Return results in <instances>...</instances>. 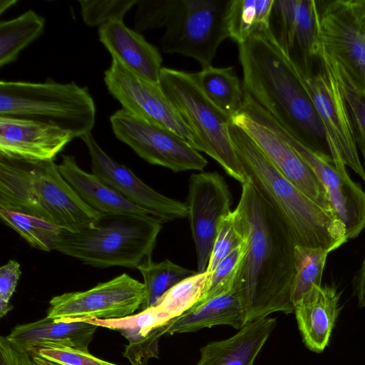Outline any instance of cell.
Segmentation results:
<instances>
[{
	"mask_svg": "<svg viewBox=\"0 0 365 365\" xmlns=\"http://www.w3.org/2000/svg\"><path fill=\"white\" fill-rule=\"evenodd\" d=\"M237 208L247 235V247L233 288L240 294L246 322L274 312H294L293 236L250 180L242 184Z\"/></svg>",
	"mask_w": 365,
	"mask_h": 365,
	"instance_id": "6da1fadb",
	"label": "cell"
},
{
	"mask_svg": "<svg viewBox=\"0 0 365 365\" xmlns=\"http://www.w3.org/2000/svg\"><path fill=\"white\" fill-rule=\"evenodd\" d=\"M238 50L244 93L306 147L334 162L325 128L301 75L270 29L252 34Z\"/></svg>",
	"mask_w": 365,
	"mask_h": 365,
	"instance_id": "7a4b0ae2",
	"label": "cell"
},
{
	"mask_svg": "<svg viewBox=\"0 0 365 365\" xmlns=\"http://www.w3.org/2000/svg\"><path fill=\"white\" fill-rule=\"evenodd\" d=\"M230 134L247 177L284 222L296 245L331 252L349 240L343 222L284 177L252 138L232 121Z\"/></svg>",
	"mask_w": 365,
	"mask_h": 365,
	"instance_id": "3957f363",
	"label": "cell"
},
{
	"mask_svg": "<svg viewBox=\"0 0 365 365\" xmlns=\"http://www.w3.org/2000/svg\"><path fill=\"white\" fill-rule=\"evenodd\" d=\"M0 209L30 215L69 231L84 229L101 216L81 200L53 161L1 155Z\"/></svg>",
	"mask_w": 365,
	"mask_h": 365,
	"instance_id": "277c9868",
	"label": "cell"
},
{
	"mask_svg": "<svg viewBox=\"0 0 365 365\" xmlns=\"http://www.w3.org/2000/svg\"><path fill=\"white\" fill-rule=\"evenodd\" d=\"M162 224L153 215H101L81 230L61 229L53 250L96 267L138 268L151 259Z\"/></svg>",
	"mask_w": 365,
	"mask_h": 365,
	"instance_id": "5b68a950",
	"label": "cell"
},
{
	"mask_svg": "<svg viewBox=\"0 0 365 365\" xmlns=\"http://www.w3.org/2000/svg\"><path fill=\"white\" fill-rule=\"evenodd\" d=\"M0 116L48 124L81 138L91 133L96 120L94 101L86 87L61 83L0 82Z\"/></svg>",
	"mask_w": 365,
	"mask_h": 365,
	"instance_id": "8992f818",
	"label": "cell"
},
{
	"mask_svg": "<svg viewBox=\"0 0 365 365\" xmlns=\"http://www.w3.org/2000/svg\"><path fill=\"white\" fill-rule=\"evenodd\" d=\"M159 84L192 131L195 149L213 158L241 184L247 182L230 134L232 118L205 94L194 73L163 67Z\"/></svg>",
	"mask_w": 365,
	"mask_h": 365,
	"instance_id": "52a82bcc",
	"label": "cell"
},
{
	"mask_svg": "<svg viewBox=\"0 0 365 365\" xmlns=\"http://www.w3.org/2000/svg\"><path fill=\"white\" fill-rule=\"evenodd\" d=\"M241 112L278 135L312 167L327 192L336 216L344 225L348 240L356 238L365 229V192L349 177L345 164L317 155L249 96L245 98Z\"/></svg>",
	"mask_w": 365,
	"mask_h": 365,
	"instance_id": "ba28073f",
	"label": "cell"
},
{
	"mask_svg": "<svg viewBox=\"0 0 365 365\" xmlns=\"http://www.w3.org/2000/svg\"><path fill=\"white\" fill-rule=\"evenodd\" d=\"M230 1L176 0L161 38L163 51L192 58L202 68L211 66L218 47L229 38Z\"/></svg>",
	"mask_w": 365,
	"mask_h": 365,
	"instance_id": "9c48e42d",
	"label": "cell"
},
{
	"mask_svg": "<svg viewBox=\"0 0 365 365\" xmlns=\"http://www.w3.org/2000/svg\"><path fill=\"white\" fill-rule=\"evenodd\" d=\"M115 137L148 163L175 173L202 170L207 160L185 138L121 108L110 117Z\"/></svg>",
	"mask_w": 365,
	"mask_h": 365,
	"instance_id": "30bf717a",
	"label": "cell"
},
{
	"mask_svg": "<svg viewBox=\"0 0 365 365\" xmlns=\"http://www.w3.org/2000/svg\"><path fill=\"white\" fill-rule=\"evenodd\" d=\"M145 297L144 284L123 273L90 289L53 297L46 317L56 321L118 319L133 314Z\"/></svg>",
	"mask_w": 365,
	"mask_h": 365,
	"instance_id": "8fae6325",
	"label": "cell"
},
{
	"mask_svg": "<svg viewBox=\"0 0 365 365\" xmlns=\"http://www.w3.org/2000/svg\"><path fill=\"white\" fill-rule=\"evenodd\" d=\"M319 63L316 73L306 77L300 74L303 84L325 128L335 163H344L365 182V170L339 81L324 58H320Z\"/></svg>",
	"mask_w": 365,
	"mask_h": 365,
	"instance_id": "7c38bea8",
	"label": "cell"
},
{
	"mask_svg": "<svg viewBox=\"0 0 365 365\" xmlns=\"http://www.w3.org/2000/svg\"><path fill=\"white\" fill-rule=\"evenodd\" d=\"M318 4L322 53L356 91L365 93V34L347 0Z\"/></svg>",
	"mask_w": 365,
	"mask_h": 365,
	"instance_id": "4fadbf2b",
	"label": "cell"
},
{
	"mask_svg": "<svg viewBox=\"0 0 365 365\" xmlns=\"http://www.w3.org/2000/svg\"><path fill=\"white\" fill-rule=\"evenodd\" d=\"M104 82L123 109L173 130L195 149L192 131L166 97L159 83L140 77L114 57L110 68L104 73Z\"/></svg>",
	"mask_w": 365,
	"mask_h": 365,
	"instance_id": "5bb4252c",
	"label": "cell"
},
{
	"mask_svg": "<svg viewBox=\"0 0 365 365\" xmlns=\"http://www.w3.org/2000/svg\"><path fill=\"white\" fill-rule=\"evenodd\" d=\"M269 29L300 74H312L322 53L318 1L274 0Z\"/></svg>",
	"mask_w": 365,
	"mask_h": 365,
	"instance_id": "9a60e30c",
	"label": "cell"
},
{
	"mask_svg": "<svg viewBox=\"0 0 365 365\" xmlns=\"http://www.w3.org/2000/svg\"><path fill=\"white\" fill-rule=\"evenodd\" d=\"M188 218L197 257V272H206L222 217L232 212V195L217 172L193 173L187 199Z\"/></svg>",
	"mask_w": 365,
	"mask_h": 365,
	"instance_id": "2e32d148",
	"label": "cell"
},
{
	"mask_svg": "<svg viewBox=\"0 0 365 365\" xmlns=\"http://www.w3.org/2000/svg\"><path fill=\"white\" fill-rule=\"evenodd\" d=\"M81 138L88 148L93 173L127 200L149 212L162 223L187 217L186 202L166 197L146 185L130 169L107 155L91 133Z\"/></svg>",
	"mask_w": 365,
	"mask_h": 365,
	"instance_id": "e0dca14e",
	"label": "cell"
},
{
	"mask_svg": "<svg viewBox=\"0 0 365 365\" xmlns=\"http://www.w3.org/2000/svg\"><path fill=\"white\" fill-rule=\"evenodd\" d=\"M232 122L252 138L284 177L317 205L336 216L327 192L315 172L287 142L244 113L234 116Z\"/></svg>",
	"mask_w": 365,
	"mask_h": 365,
	"instance_id": "ac0fdd59",
	"label": "cell"
},
{
	"mask_svg": "<svg viewBox=\"0 0 365 365\" xmlns=\"http://www.w3.org/2000/svg\"><path fill=\"white\" fill-rule=\"evenodd\" d=\"M73 138L71 133L48 124L0 116V155L5 158L53 161Z\"/></svg>",
	"mask_w": 365,
	"mask_h": 365,
	"instance_id": "d6986e66",
	"label": "cell"
},
{
	"mask_svg": "<svg viewBox=\"0 0 365 365\" xmlns=\"http://www.w3.org/2000/svg\"><path fill=\"white\" fill-rule=\"evenodd\" d=\"M97 328L85 320L56 321L46 317L16 326L5 337L15 347L26 351L49 346L88 351Z\"/></svg>",
	"mask_w": 365,
	"mask_h": 365,
	"instance_id": "ffe728a7",
	"label": "cell"
},
{
	"mask_svg": "<svg viewBox=\"0 0 365 365\" xmlns=\"http://www.w3.org/2000/svg\"><path fill=\"white\" fill-rule=\"evenodd\" d=\"M100 41L128 69L149 81L158 83L163 59L158 49L123 21H109L98 28Z\"/></svg>",
	"mask_w": 365,
	"mask_h": 365,
	"instance_id": "44dd1931",
	"label": "cell"
},
{
	"mask_svg": "<svg viewBox=\"0 0 365 365\" xmlns=\"http://www.w3.org/2000/svg\"><path fill=\"white\" fill-rule=\"evenodd\" d=\"M340 295L334 287L317 285L295 306L294 314L303 342L312 351L321 353L327 347L341 309Z\"/></svg>",
	"mask_w": 365,
	"mask_h": 365,
	"instance_id": "7402d4cb",
	"label": "cell"
},
{
	"mask_svg": "<svg viewBox=\"0 0 365 365\" xmlns=\"http://www.w3.org/2000/svg\"><path fill=\"white\" fill-rule=\"evenodd\" d=\"M276 324L267 317L247 323L232 336L202 346L195 365H254Z\"/></svg>",
	"mask_w": 365,
	"mask_h": 365,
	"instance_id": "603a6c76",
	"label": "cell"
},
{
	"mask_svg": "<svg viewBox=\"0 0 365 365\" xmlns=\"http://www.w3.org/2000/svg\"><path fill=\"white\" fill-rule=\"evenodd\" d=\"M61 158L57 165L62 176L81 200L101 215H153L127 200L93 173L82 170L73 156L63 155Z\"/></svg>",
	"mask_w": 365,
	"mask_h": 365,
	"instance_id": "cb8c5ba5",
	"label": "cell"
},
{
	"mask_svg": "<svg viewBox=\"0 0 365 365\" xmlns=\"http://www.w3.org/2000/svg\"><path fill=\"white\" fill-rule=\"evenodd\" d=\"M246 324L242 298L233 288L228 292L200 300L184 314L169 321L167 334L193 332L217 325L240 329Z\"/></svg>",
	"mask_w": 365,
	"mask_h": 365,
	"instance_id": "d4e9b609",
	"label": "cell"
},
{
	"mask_svg": "<svg viewBox=\"0 0 365 365\" xmlns=\"http://www.w3.org/2000/svg\"><path fill=\"white\" fill-rule=\"evenodd\" d=\"M205 94L231 118L240 113L245 93L232 67L209 66L194 73Z\"/></svg>",
	"mask_w": 365,
	"mask_h": 365,
	"instance_id": "484cf974",
	"label": "cell"
},
{
	"mask_svg": "<svg viewBox=\"0 0 365 365\" xmlns=\"http://www.w3.org/2000/svg\"><path fill=\"white\" fill-rule=\"evenodd\" d=\"M211 272L196 273L180 281L148 308L159 327L180 317L199 302L206 293Z\"/></svg>",
	"mask_w": 365,
	"mask_h": 365,
	"instance_id": "4316f807",
	"label": "cell"
},
{
	"mask_svg": "<svg viewBox=\"0 0 365 365\" xmlns=\"http://www.w3.org/2000/svg\"><path fill=\"white\" fill-rule=\"evenodd\" d=\"M274 0H230L227 29L232 41L241 44L252 34L269 29Z\"/></svg>",
	"mask_w": 365,
	"mask_h": 365,
	"instance_id": "83f0119b",
	"label": "cell"
},
{
	"mask_svg": "<svg viewBox=\"0 0 365 365\" xmlns=\"http://www.w3.org/2000/svg\"><path fill=\"white\" fill-rule=\"evenodd\" d=\"M44 19L32 10L0 22V67L15 61L19 53L43 32Z\"/></svg>",
	"mask_w": 365,
	"mask_h": 365,
	"instance_id": "f1b7e54d",
	"label": "cell"
},
{
	"mask_svg": "<svg viewBox=\"0 0 365 365\" xmlns=\"http://www.w3.org/2000/svg\"><path fill=\"white\" fill-rule=\"evenodd\" d=\"M137 269L143 277L145 289V297L140 307L142 310L154 306L170 288L197 273L167 259L158 263L148 259Z\"/></svg>",
	"mask_w": 365,
	"mask_h": 365,
	"instance_id": "f546056e",
	"label": "cell"
},
{
	"mask_svg": "<svg viewBox=\"0 0 365 365\" xmlns=\"http://www.w3.org/2000/svg\"><path fill=\"white\" fill-rule=\"evenodd\" d=\"M329 250L296 245L294 247L295 276L292 286V301L295 307L313 289L321 286Z\"/></svg>",
	"mask_w": 365,
	"mask_h": 365,
	"instance_id": "4dcf8cb0",
	"label": "cell"
},
{
	"mask_svg": "<svg viewBox=\"0 0 365 365\" xmlns=\"http://www.w3.org/2000/svg\"><path fill=\"white\" fill-rule=\"evenodd\" d=\"M1 221L30 245L49 252L54 250L61 228L46 220L17 211L0 209Z\"/></svg>",
	"mask_w": 365,
	"mask_h": 365,
	"instance_id": "1f68e13d",
	"label": "cell"
},
{
	"mask_svg": "<svg viewBox=\"0 0 365 365\" xmlns=\"http://www.w3.org/2000/svg\"><path fill=\"white\" fill-rule=\"evenodd\" d=\"M247 239L245 223L236 207L222 217L217 231L207 270L212 272L219 262Z\"/></svg>",
	"mask_w": 365,
	"mask_h": 365,
	"instance_id": "d6a6232c",
	"label": "cell"
},
{
	"mask_svg": "<svg viewBox=\"0 0 365 365\" xmlns=\"http://www.w3.org/2000/svg\"><path fill=\"white\" fill-rule=\"evenodd\" d=\"M247 247V239L219 262L211 272L208 289L200 300L228 292L233 289Z\"/></svg>",
	"mask_w": 365,
	"mask_h": 365,
	"instance_id": "836d02e7",
	"label": "cell"
},
{
	"mask_svg": "<svg viewBox=\"0 0 365 365\" xmlns=\"http://www.w3.org/2000/svg\"><path fill=\"white\" fill-rule=\"evenodd\" d=\"M136 0H79L83 21L90 26L109 21H123L125 14L137 4Z\"/></svg>",
	"mask_w": 365,
	"mask_h": 365,
	"instance_id": "e575fe53",
	"label": "cell"
},
{
	"mask_svg": "<svg viewBox=\"0 0 365 365\" xmlns=\"http://www.w3.org/2000/svg\"><path fill=\"white\" fill-rule=\"evenodd\" d=\"M323 58L329 64L339 81L352 123L356 143L365 165V93L356 91L325 57Z\"/></svg>",
	"mask_w": 365,
	"mask_h": 365,
	"instance_id": "d590c367",
	"label": "cell"
},
{
	"mask_svg": "<svg viewBox=\"0 0 365 365\" xmlns=\"http://www.w3.org/2000/svg\"><path fill=\"white\" fill-rule=\"evenodd\" d=\"M175 4L176 0L138 1L134 30L140 33L165 27Z\"/></svg>",
	"mask_w": 365,
	"mask_h": 365,
	"instance_id": "8d00e7d4",
	"label": "cell"
},
{
	"mask_svg": "<svg viewBox=\"0 0 365 365\" xmlns=\"http://www.w3.org/2000/svg\"><path fill=\"white\" fill-rule=\"evenodd\" d=\"M51 365H118L98 359L88 351L63 347H41L29 351Z\"/></svg>",
	"mask_w": 365,
	"mask_h": 365,
	"instance_id": "74e56055",
	"label": "cell"
},
{
	"mask_svg": "<svg viewBox=\"0 0 365 365\" xmlns=\"http://www.w3.org/2000/svg\"><path fill=\"white\" fill-rule=\"evenodd\" d=\"M21 274L19 263L11 259L0 268V317L12 309L10 300Z\"/></svg>",
	"mask_w": 365,
	"mask_h": 365,
	"instance_id": "f35d334b",
	"label": "cell"
},
{
	"mask_svg": "<svg viewBox=\"0 0 365 365\" xmlns=\"http://www.w3.org/2000/svg\"><path fill=\"white\" fill-rule=\"evenodd\" d=\"M0 365H51L29 351L12 345L5 336L0 337Z\"/></svg>",
	"mask_w": 365,
	"mask_h": 365,
	"instance_id": "ab89813d",
	"label": "cell"
},
{
	"mask_svg": "<svg viewBox=\"0 0 365 365\" xmlns=\"http://www.w3.org/2000/svg\"><path fill=\"white\" fill-rule=\"evenodd\" d=\"M353 287L359 307L365 308V255L359 269L354 275Z\"/></svg>",
	"mask_w": 365,
	"mask_h": 365,
	"instance_id": "60d3db41",
	"label": "cell"
},
{
	"mask_svg": "<svg viewBox=\"0 0 365 365\" xmlns=\"http://www.w3.org/2000/svg\"><path fill=\"white\" fill-rule=\"evenodd\" d=\"M360 29L365 34V0H347Z\"/></svg>",
	"mask_w": 365,
	"mask_h": 365,
	"instance_id": "b9f144b4",
	"label": "cell"
},
{
	"mask_svg": "<svg viewBox=\"0 0 365 365\" xmlns=\"http://www.w3.org/2000/svg\"><path fill=\"white\" fill-rule=\"evenodd\" d=\"M17 3L16 0H1L0 1V14H1L6 10H7L11 6H14Z\"/></svg>",
	"mask_w": 365,
	"mask_h": 365,
	"instance_id": "7bdbcfd3",
	"label": "cell"
}]
</instances>
